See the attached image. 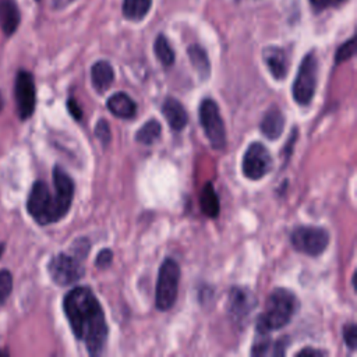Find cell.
Segmentation results:
<instances>
[{
    "mask_svg": "<svg viewBox=\"0 0 357 357\" xmlns=\"http://www.w3.org/2000/svg\"><path fill=\"white\" fill-rule=\"evenodd\" d=\"M63 308L75 337L85 343L88 353L92 356L103 353L109 328L93 291L85 286L74 287L66 294Z\"/></svg>",
    "mask_w": 357,
    "mask_h": 357,
    "instance_id": "6da1fadb",
    "label": "cell"
},
{
    "mask_svg": "<svg viewBox=\"0 0 357 357\" xmlns=\"http://www.w3.org/2000/svg\"><path fill=\"white\" fill-rule=\"evenodd\" d=\"M53 185L54 192L52 194L45 181H36L29 192L26 208L39 225L54 223L70 211L74 197V183L60 166H56L53 170Z\"/></svg>",
    "mask_w": 357,
    "mask_h": 357,
    "instance_id": "7a4b0ae2",
    "label": "cell"
},
{
    "mask_svg": "<svg viewBox=\"0 0 357 357\" xmlns=\"http://www.w3.org/2000/svg\"><path fill=\"white\" fill-rule=\"evenodd\" d=\"M298 308L297 297L287 289H275L265 304L262 314L258 318L257 332L269 333L286 326Z\"/></svg>",
    "mask_w": 357,
    "mask_h": 357,
    "instance_id": "3957f363",
    "label": "cell"
},
{
    "mask_svg": "<svg viewBox=\"0 0 357 357\" xmlns=\"http://www.w3.org/2000/svg\"><path fill=\"white\" fill-rule=\"evenodd\" d=\"M88 252L89 243L86 238H78L73 244L70 252H60L54 255L47 266L53 282L60 286H67L81 279L84 275L82 261Z\"/></svg>",
    "mask_w": 357,
    "mask_h": 357,
    "instance_id": "277c9868",
    "label": "cell"
},
{
    "mask_svg": "<svg viewBox=\"0 0 357 357\" xmlns=\"http://www.w3.org/2000/svg\"><path fill=\"white\" fill-rule=\"evenodd\" d=\"M178 264L173 258H166L159 268L155 287V305L158 310L166 311L174 305L178 293Z\"/></svg>",
    "mask_w": 357,
    "mask_h": 357,
    "instance_id": "5b68a950",
    "label": "cell"
},
{
    "mask_svg": "<svg viewBox=\"0 0 357 357\" xmlns=\"http://www.w3.org/2000/svg\"><path fill=\"white\" fill-rule=\"evenodd\" d=\"M318 82V60L314 52L305 54L293 82V98L301 106L310 105Z\"/></svg>",
    "mask_w": 357,
    "mask_h": 357,
    "instance_id": "8992f818",
    "label": "cell"
},
{
    "mask_svg": "<svg viewBox=\"0 0 357 357\" xmlns=\"http://www.w3.org/2000/svg\"><path fill=\"white\" fill-rule=\"evenodd\" d=\"M199 123L213 149H223L226 145V128L219 107L213 99H204L199 105Z\"/></svg>",
    "mask_w": 357,
    "mask_h": 357,
    "instance_id": "52a82bcc",
    "label": "cell"
},
{
    "mask_svg": "<svg viewBox=\"0 0 357 357\" xmlns=\"http://www.w3.org/2000/svg\"><path fill=\"white\" fill-rule=\"evenodd\" d=\"M290 240L298 252L318 257L329 244V233L318 226H298L291 231Z\"/></svg>",
    "mask_w": 357,
    "mask_h": 357,
    "instance_id": "ba28073f",
    "label": "cell"
},
{
    "mask_svg": "<svg viewBox=\"0 0 357 357\" xmlns=\"http://www.w3.org/2000/svg\"><path fill=\"white\" fill-rule=\"evenodd\" d=\"M272 165L273 162L269 151L261 142H252L243 156L241 169L247 178L259 180L271 172Z\"/></svg>",
    "mask_w": 357,
    "mask_h": 357,
    "instance_id": "9c48e42d",
    "label": "cell"
},
{
    "mask_svg": "<svg viewBox=\"0 0 357 357\" xmlns=\"http://www.w3.org/2000/svg\"><path fill=\"white\" fill-rule=\"evenodd\" d=\"M15 103L18 116L24 120L32 116L35 103H36V92L33 77L28 71H20L15 77Z\"/></svg>",
    "mask_w": 357,
    "mask_h": 357,
    "instance_id": "30bf717a",
    "label": "cell"
},
{
    "mask_svg": "<svg viewBox=\"0 0 357 357\" xmlns=\"http://www.w3.org/2000/svg\"><path fill=\"white\" fill-rule=\"evenodd\" d=\"M257 304L255 297L247 289H231L229 297V314L233 321L238 322L245 319Z\"/></svg>",
    "mask_w": 357,
    "mask_h": 357,
    "instance_id": "8fae6325",
    "label": "cell"
},
{
    "mask_svg": "<svg viewBox=\"0 0 357 357\" xmlns=\"http://www.w3.org/2000/svg\"><path fill=\"white\" fill-rule=\"evenodd\" d=\"M264 61L275 79H284L289 70V60L283 49L269 46L264 49Z\"/></svg>",
    "mask_w": 357,
    "mask_h": 357,
    "instance_id": "7c38bea8",
    "label": "cell"
},
{
    "mask_svg": "<svg viewBox=\"0 0 357 357\" xmlns=\"http://www.w3.org/2000/svg\"><path fill=\"white\" fill-rule=\"evenodd\" d=\"M21 14L15 0H0V28L6 36H11L20 25Z\"/></svg>",
    "mask_w": 357,
    "mask_h": 357,
    "instance_id": "4fadbf2b",
    "label": "cell"
},
{
    "mask_svg": "<svg viewBox=\"0 0 357 357\" xmlns=\"http://www.w3.org/2000/svg\"><path fill=\"white\" fill-rule=\"evenodd\" d=\"M162 114L167 120L169 126L176 131H180L187 126V121H188L187 112L184 106L174 98L165 99L162 105Z\"/></svg>",
    "mask_w": 357,
    "mask_h": 357,
    "instance_id": "5bb4252c",
    "label": "cell"
},
{
    "mask_svg": "<svg viewBox=\"0 0 357 357\" xmlns=\"http://www.w3.org/2000/svg\"><path fill=\"white\" fill-rule=\"evenodd\" d=\"M284 128V116L276 106L266 110L261 120V131L269 139H276L282 135Z\"/></svg>",
    "mask_w": 357,
    "mask_h": 357,
    "instance_id": "9a60e30c",
    "label": "cell"
},
{
    "mask_svg": "<svg viewBox=\"0 0 357 357\" xmlns=\"http://www.w3.org/2000/svg\"><path fill=\"white\" fill-rule=\"evenodd\" d=\"M107 109L119 119H132L137 114L135 102L124 92L112 95L106 102Z\"/></svg>",
    "mask_w": 357,
    "mask_h": 357,
    "instance_id": "2e32d148",
    "label": "cell"
},
{
    "mask_svg": "<svg viewBox=\"0 0 357 357\" xmlns=\"http://www.w3.org/2000/svg\"><path fill=\"white\" fill-rule=\"evenodd\" d=\"M113 79H114V71L107 61L99 60L91 67V81L93 88L98 92L107 91Z\"/></svg>",
    "mask_w": 357,
    "mask_h": 357,
    "instance_id": "e0dca14e",
    "label": "cell"
},
{
    "mask_svg": "<svg viewBox=\"0 0 357 357\" xmlns=\"http://www.w3.org/2000/svg\"><path fill=\"white\" fill-rule=\"evenodd\" d=\"M251 354L252 356H283L284 346L279 340L272 342L268 333H258V337L252 344Z\"/></svg>",
    "mask_w": 357,
    "mask_h": 357,
    "instance_id": "ac0fdd59",
    "label": "cell"
},
{
    "mask_svg": "<svg viewBox=\"0 0 357 357\" xmlns=\"http://www.w3.org/2000/svg\"><path fill=\"white\" fill-rule=\"evenodd\" d=\"M187 54L190 57V61H191L192 67L198 73V75L202 79H206L211 74V64H209V59H208L206 52L199 45H191L187 49Z\"/></svg>",
    "mask_w": 357,
    "mask_h": 357,
    "instance_id": "d6986e66",
    "label": "cell"
},
{
    "mask_svg": "<svg viewBox=\"0 0 357 357\" xmlns=\"http://www.w3.org/2000/svg\"><path fill=\"white\" fill-rule=\"evenodd\" d=\"M201 209L202 212L209 218H216L219 215V198L213 190V185L211 183H206L202 192H201Z\"/></svg>",
    "mask_w": 357,
    "mask_h": 357,
    "instance_id": "ffe728a7",
    "label": "cell"
},
{
    "mask_svg": "<svg viewBox=\"0 0 357 357\" xmlns=\"http://www.w3.org/2000/svg\"><path fill=\"white\" fill-rule=\"evenodd\" d=\"M162 132V126L158 120H148L135 134V141L144 145H152L156 139H159Z\"/></svg>",
    "mask_w": 357,
    "mask_h": 357,
    "instance_id": "44dd1931",
    "label": "cell"
},
{
    "mask_svg": "<svg viewBox=\"0 0 357 357\" xmlns=\"http://www.w3.org/2000/svg\"><path fill=\"white\" fill-rule=\"evenodd\" d=\"M152 6V0H124L123 13L128 20H142Z\"/></svg>",
    "mask_w": 357,
    "mask_h": 357,
    "instance_id": "7402d4cb",
    "label": "cell"
},
{
    "mask_svg": "<svg viewBox=\"0 0 357 357\" xmlns=\"http://www.w3.org/2000/svg\"><path fill=\"white\" fill-rule=\"evenodd\" d=\"M153 52L156 54V57L159 59V61L169 67L174 63V52L169 43V40L163 36V35H159L156 39H155V43H153Z\"/></svg>",
    "mask_w": 357,
    "mask_h": 357,
    "instance_id": "603a6c76",
    "label": "cell"
},
{
    "mask_svg": "<svg viewBox=\"0 0 357 357\" xmlns=\"http://www.w3.org/2000/svg\"><path fill=\"white\" fill-rule=\"evenodd\" d=\"M354 53H356V42H354V38H351L337 49L336 56H335L336 64H340V63L351 59L354 56Z\"/></svg>",
    "mask_w": 357,
    "mask_h": 357,
    "instance_id": "cb8c5ba5",
    "label": "cell"
},
{
    "mask_svg": "<svg viewBox=\"0 0 357 357\" xmlns=\"http://www.w3.org/2000/svg\"><path fill=\"white\" fill-rule=\"evenodd\" d=\"M13 289V278L8 271H0V304H3Z\"/></svg>",
    "mask_w": 357,
    "mask_h": 357,
    "instance_id": "d4e9b609",
    "label": "cell"
},
{
    "mask_svg": "<svg viewBox=\"0 0 357 357\" xmlns=\"http://www.w3.org/2000/svg\"><path fill=\"white\" fill-rule=\"evenodd\" d=\"M95 134H96V138L103 144V146L109 145V142L112 139V134H110V127L106 120H99L96 123Z\"/></svg>",
    "mask_w": 357,
    "mask_h": 357,
    "instance_id": "484cf974",
    "label": "cell"
},
{
    "mask_svg": "<svg viewBox=\"0 0 357 357\" xmlns=\"http://www.w3.org/2000/svg\"><path fill=\"white\" fill-rule=\"evenodd\" d=\"M343 342L350 349L354 350L357 346V329L354 324H347L343 326Z\"/></svg>",
    "mask_w": 357,
    "mask_h": 357,
    "instance_id": "4316f807",
    "label": "cell"
},
{
    "mask_svg": "<svg viewBox=\"0 0 357 357\" xmlns=\"http://www.w3.org/2000/svg\"><path fill=\"white\" fill-rule=\"evenodd\" d=\"M112 261H113V252L109 248H105L98 254V257L95 259V265L99 269H106L112 264Z\"/></svg>",
    "mask_w": 357,
    "mask_h": 357,
    "instance_id": "83f0119b",
    "label": "cell"
},
{
    "mask_svg": "<svg viewBox=\"0 0 357 357\" xmlns=\"http://www.w3.org/2000/svg\"><path fill=\"white\" fill-rule=\"evenodd\" d=\"M310 1L315 10H324L331 6H336L344 0H310Z\"/></svg>",
    "mask_w": 357,
    "mask_h": 357,
    "instance_id": "f1b7e54d",
    "label": "cell"
},
{
    "mask_svg": "<svg viewBox=\"0 0 357 357\" xmlns=\"http://www.w3.org/2000/svg\"><path fill=\"white\" fill-rule=\"evenodd\" d=\"M67 106H68V110H70V113L73 114V117H74V119L79 120V119L82 117V113H81V107L78 106V103L75 102V99L70 98V99H68V102H67Z\"/></svg>",
    "mask_w": 357,
    "mask_h": 357,
    "instance_id": "f546056e",
    "label": "cell"
},
{
    "mask_svg": "<svg viewBox=\"0 0 357 357\" xmlns=\"http://www.w3.org/2000/svg\"><path fill=\"white\" fill-rule=\"evenodd\" d=\"M326 354L324 350H319V349H311V347H307V349H303L297 353V356H324Z\"/></svg>",
    "mask_w": 357,
    "mask_h": 357,
    "instance_id": "4dcf8cb0",
    "label": "cell"
},
{
    "mask_svg": "<svg viewBox=\"0 0 357 357\" xmlns=\"http://www.w3.org/2000/svg\"><path fill=\"white\" fill-rule=\"evenodd\" d=\"M3 251H4V244H0V257H1Z\"/></svg>",
    "mask_w": 357,
    "mask_h": 357,
    "instance_id": "1f68e13d",
    "label": "cell"
},
{
    "mask_svg": "<svg viewBox=\"0 0 357 357\" xmlns=\"http://www.w3.org/2000/svg\"><path fill=\"white\" fill-rule=\"evenodd\" d=\"M36 1H39V0H36Z\"/></svg>",
    "mask_w": 357,
    "mask_h": 357,
    "instance_id": "d6a6232c",
    "label": "cell"
}]
</instances>
